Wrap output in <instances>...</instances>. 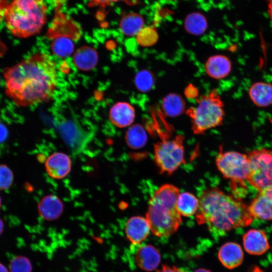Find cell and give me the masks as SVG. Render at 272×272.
Instances as JSON below:
<instances>
[{"label": "cell", "mask_w": 272, "mask_h": 272, "mask_svg": "<svg viewBox=\"0 0 272 272\" xmlns=\"http://www.w3.org/2000/svg\"><path fill=\"white\" fill-rule=\"evenodd\" d=\"M6 95L19 107L48 101L57 85L56 63L49 54L37 52L3 70Z\"/></svg>", "instance_id": "6da1fadb"}, {"label": "cell", "mask_w": 272, "mask_h": 272, "mask_svg": "<svg viewBox=\"0 0 272 272\" xmlns=\"http://www.w3.org/2000/svg\"><path fill=\"white\" fill-rule=\"evenodd\" d=\"M195 215L197 224L205 225L215 238L247 227L253 219L248 205L218 188L207 189L201 193Z\"/></svg>", "instance_id": "7a4b0ae2"}, {"label": "cell", "mask_w": 272, "mask_h": 272, "mask_svg": "<svg viewBox=\"0 0 272 272\" xmlns=\"http://www.w3.org/2000/svg\"><path fill=\"white\" fill-rule=\"evenodd\" d=\"M180 190L176 186L165 184L155 190L151 197L146 218L151 231L156 236L167 237L178 230L181 216L177 209Z\"/></svg>", "instance_id": "3957f363"}, {"label": "cell", "mask_w": 272, "mask_h": 272, "mask_svg": "<svg viewBox=\"0 0 272 272\" xmlns=\"http://www.w3.org/2000/svg\"><path fill=\"white\" fill-rule=\"evenodd\" d=\"M47 10L43 0H12L4 14L7 28L19 38L37 34L46 23Z\"/></svg>", "instance_id": "277c9868"}, {"label": "cell", "mask_w": 272, "mask_h": 272, "mask_svg": "<svg viewBox=\"0 0 272 272\" xmlns=\"http://www.w3.org/2000/svg\"><path fill=\"white\" fill-rule=\"evenodd\" d=\"M196 101V105L186 111L191 119L194 134H203L207 130L222 124L225 116L224 105L216 90L200 96Z\"/></svg>", "instance_id": "5b68a950"}, {"label": "cell", "mask_w": 272, "mask_h": 272, "mask_svg": "<svg viewBox=\"0 0 272 272\" xmlns=\"http://www.w3.org/2000/svg\"><path fill=\"white\" fill-rule=\"evenodd\" d=\"M216 165L223 176L230 180L231 189L244 187L250 173L247 154L221 149L216 158Z\"/></svg>", "instance_id": "8992f818"}, {"label": "cell", "mask_w": 272, "mask_h": 272, "mask_svg": "<svg viewBox=\"0 0 272 272\" xmlns=\"http://www.w3.org/2000/svg\"><path fill=\"white\" fill-rule=\"evenodd\" d=\"M184 140V137L178 134L154 145V160L161 174L170 175L185 163Z\"/></svg>", "instance_id": "52a82bcc"}, {"label": "cell", "mask_w": 272, "mask_h": 272, "mask_svg": "<svg viewBox=\"0 0 272 272\" xmlns=\"http://www.w3.org/2000/svg\"><path fill=\"white\" fill-rule=\"evenodd\" d=\"M247 155L250 165L247 181L259 191L272 187V150L255 149Z\"/></svg>", "instance_id": "ba28073f"}, {"label": "cell", "mask_w": 272, "mask_h": 272, "mask_svg": "<svg viewBox=\"0 0 272 272\" xmlns=\"http://www.w3.org/2000/svg\"><path fill=\"white\" fill-rule=\"evenodd\" d=\"M81 34V27L76 22L57 11L55 12L46 36L52 40L58 37H67L73 40H77Z\"/></svg>", "instance_id": "9c48e42d"}, {"label": "cell", "mask_w": 272, "mask_h": 272, "mask_svg": "<svg viewBox=\"0 0 272 272\" xmlns=\"http://www.w3.org/2000/svg\"><path fill=\"white\" fill-rule=\"evenodd\" d=\"M72 165L69 156L61 152L52 153L46 158L44 163L47 175L56 180L66 177L71 171Z\"/></svg>", "instance_id": "30bf717a"}, {"label": "cell", "mask_w": 272, "mask_h": 272, "mask_svg": "<svg viewBox=\"0 0 272 272\" xmlns=\"http://www.w3.org/2000/svg\"><path fill=\"white\" fill-rule=\"evenodd\" d=\"M244 250L249 254L260 255L269 249L270 245L265 232L260 229H250L243 236Z\"/></svg>", "instance_id": "8fae6325"}, {"label": "cell", "mask_w": 272, "mask_h": 272, "mask_svg": "<svg viewBox=\"0 0 272 272\" xmlns=\"http://www.w3.org/2000/svg\"><path fill=\"white\" fill-rule=\"evenodd\" d=\"M248 207L253 218L272 221V187L260 191Z\"/></svg>", "instance_id": "7c38bea8"}, {"label": "cell", "mask_w": 272, "mask_h": 272, "mask_svg": "<svg viewBox=\"0 0 272 272\" xmlns=\"http://www.w3.org/2000/svg\"><path fill=\"white\" fill-rule=\"evenodd\" d=\"M135 109L126 102H118L114 104L109 112V119L111 123L118 128L130 126L134 120Z\"/></svg>", "instance_id": "4fadbf2b"}, {"label": "cell", "mask_w": 272, "mask_h": 272, "mask_svg": "<svg viewBox=\"0 0 272 272\" xmlns=\"http://www.w3.org/2000/svg\"><path fill=\"white\" fill-rule=\"evenodd\" d=\"M150 231V225L147 218L140 216L130 217L125 226L126 237L133 244H139L144 241Z\"/></svg>", "instance_id": "5bb4252c"}, {"label": "cell", "mask_w": 272, "mask_h": 272, "mask_svg": "<svg viewBox=\"0 0 272 272\" xmlns=\"http://www.w3.org/2000/svg\"><path fill=\"white\" fill-rule=\"evenodd\" d=\"M218 257L225 267L232 269L242 264L244 254L239 244L234 242H228L221 246L218 251Z\"/></svg>", "instance_id": "9a60e30c"}, {"label": "cell", "mask_w": 272, "mask_h": 272, "mask_svg": "<svg viewBox=\"0 0 272 272\" xmlns=\"http://www.w3.org/2000/svg\"><path fill=\"white\" fill-rule=\"evenodd\" d=\"M64 206L62 200L56 195L49 194L43 196L37 205L40 216L45 220L57 219L62 214Z\"/></svg>", "instance_id": "2e32d148"}, {"label": "cell", "mask_w": 272, "mask_h": 272, "mask_svg": "<svg viewBox=\"0 0 272 272\" xmlns=\"http://www.w3.org/2000/svg\"><path fill=\"white\" fill-rule=\"evenodd\" d=\"M135 259L139 268L146 271H151L160 264L161 255L154 246L150 244L144 245L138 249Z\"/></svg>", "instance_id": "e0dca14e"}, {"label": "cell", "mask_w": 272, "mask_h": 272, "mask_svg": "<svg viewBox=\"0 0 272 272\" xmlns=\"http://www.w3.org/2000/svg\"><path fill=\"white\" fill-rule=\"evenodd\" d=\"M99 55L97 50L90 46H82L75 51L73 56V62L79 70L88 72L97 65Z\"/></svg>", "instance_id": "ac0fdd59"}, {"label": "cell", "mask_w": 272, "mask_h": 272, "mask_svg": "<svg viewBox=\"0 0 272 272\" xmlns=\"http://www.w3.org/2000/svg\"><path fill=\"white\" fill-rule=\"evenodd\" d=\"M231 62L227 56L214 55L208 58L205 70L207 74L215 79H221L227 76L231 71Z\"/></svg>", "instance_id": "d6986e66"}, {"label": "cell", "mask_w": 272, "mask_h": 272, "mask_svg": "<svg viewBox=\"0 0 272 272\" xmlns=\"http://www.w3.org/2000/svg\"><path fill=\"white\" fill-rule=\"evenodd\" d=\"M252 102L258 107H266L272 104V85L264 82H257L249 90Z\"/></svg>", "instance_id": "ffe728a7"}, {"label": "cell", "mask_w": 272, "mask_h": 272, "mask_svg": "<svg viewBox=\"0 0 272 272\" xmlns=\"http://www.w3.org/2000/svg\"><path fill=\"white\" fill-rule=\"evenodd\" d=\"M145 21L142 16L135 13L123 14L119 22L121 33L126 36H136L145 27Z\"/></svg>", "instance_id": "44dd1931"}, {"label": "cell", "mask_w": 272, "mask_h": 272, "mask_svg": "<svg viewBox=\"0 0 272 272\" xmlns=\"http://www.w3.org/2000/svg\"><path fill=\"white\" fill-rule=\"evenodd\" d=\"M199 207V199L193 194L185 191L180 193L177 200V209L182 216L190 217L195 214Z\"/></svg>", "instance_id": "7402d4cb"}, {"label": "cell", "mask_w": 272, "mask_h": 272, "mask_svg": "<svg viewBox=\"0 0 272 272\" xmlns=\"http://www.w3.org/2000/svg\"><path fill=\"white\" fill-rule=\"evenodd\" d=\"M162 108L166 115L169 117H176L183 113L185 104L183 98L176 93L167 95L162 101Z\"/></svg>", "instance_id": "603a6c76"}, {"label": "cell", "mask_w": 272, "mask_h": 272, "mask_svg": "<svg viewBox=\"0 0 272 272\" xmlns=\"http://www.w3.org/2000/svg\"><path fill=\"white\" fill-rule=\"evenodd\" d=\"M185 30L190 34L198 36L203 34L207 29L206 17L201 13L193 12L188 15L184 22Z\"/></svg>", "instance_id": "cb8c5ba5"}, {"label": "cell", "mask_w": 272, "mask_h": 272, "mask_svg": "<svg viewBox=\"0 0 272 272\" xmlns=\"http://www.w3.org/2000/svg\"><path fill=\"white\" fill-rule=\"evenodd\" d=\"M125 141L131 149H138L143 147L147 141V134L144 127L135 124L130 126L125 132Z\"/></svg>", "instance_id": "d4e9b609"}, {"label": "cell", "mask_w": 272, "mask_h": 272, "mask_svg": "<svg viewBox=\"0 0 272 272\" xmlns=\"http://www.w3.org/2000/svg\"><path fill=\"white\" fill-rule=\"evenodd\" d=\"M75 44L73 40L67 37H58L52 39L50 48L53 54L60 58L71 55L74 51Z\"/></svg>", "instance_id": "484cf974"}, {"label": "cell", "mask_w": 272, "mask_h": 272, "mask_svg": "<svg viewBox=\"0 0 272 272\" xmlns=\"http://www.w3.org/2000/svg\"><path fill=\"white\" fill-rule=\"evenodd\" d=\"M155 79L153 74L147 70L139 71L134 77V84L137 89L142 92H148L154 87Z\"/></svg>", "instance_id": "4316f807"}, {"label": "cell", "mask_w": 272, "mask_h": 272, "mask_svg": "<svg viewBox=\"0 0 272 272\" xmlns=\"http://www.w3.org/2000/svg\"><path fill=\"white\" fill-rule=\"evenodd\" d=\"M135 36L137 43L143 47L154 45L159 38L157 31L151 26L144 27Z\"/></svg>", "instance_id": "83f0119b"}, {"label": "cell", "mask_w": 272, "mask_h": 272, "mask_svg": "<svg viewBox=\"0 0 272 272\" xmlns=\"http://www.w3.org/2000/svg\"><path fill=\"white\" fill-rule=\"evenodd\" d=\"M10 272H31L32 265L28 258L24 256H17L10 262Z\"/></svg>", "instance_id": "f1b7e54d"}, {"label": "cell", "mask_w": 272, "mask_h": 272, "mask_svg": "<svg viewBox=\"0 0 272 272\" xmlns=\"http://www.w3.org/2000/svg\"><path fill=\"white\" fill-rule=\"evenodd\" d=\"M14 180L12 170L5 164H0V190H6L11 187Z\"/></svg>", "instance_id": "f546056e"}, {"label": "cell", "mask_w": 272, "mask_h": 272, "mask_svg": "<svg viewBox=\"0 0 272 272\" xmlns=\"http://www.w3.org/2000/svg\"><path fill=\"white\" fill-rule=\"evenodd\" d=\"M118 2H123L129 5H134L138 2V0H90L89 5L91 7L99 6L105 8Z\"/></svg>", "instance_id": "4dcf8cb0"}, {"label": "cell", "mask_w": 272, "mask_h": 272, "mask_svg": "<svg viewBox=\"0 0 272 272\" xmlns=\"http://www.w3.org/2000/svg\"><path fill=\"white\" fill-rule=\"evenodd\" d=\"M7 0H0V19L2 17H4V14L5 12V10L7 5ZM5 47L3 45V43L0 40V54H3V52L5 51Z\"/></svg>", "instance_id": "1f68e13d"}, {"label": "cell", "mask_w": 272, "mask_h": 272, "mask_svg": "<svg viewBox=\"0 0 272 272\" xmlns=\"http://www.w3.org/2000/svg\"><path fill=\"white\" fill-rule=\"evenodd\" d=\"M157 272H184L182 269L175 266H169L168 265H163L161 269Z\"/></svg>", "instance_id": "d6a6232c"}, {"label": "cell", "mask_w": 272, "mask_h": 272, "mask_svg": "<svg viewBox=\"0 0 272 272\" xmlns=\"http://www.w3.org/2000/svg\"><path fill=\"white\" fill-rule=\"evenodd\" d=\"M185 94L187 97L193 98L196 97L197 94V90L192 85L188 86L185 91Z\"/></svg>", "instance_id": "836d02e7"}, {"label": "cell", "mask_w": 272, "mask_h": 272, "mask_svg": "<svg viewBox=\"0 0 272 272\" xmlns=\"http://www.w3.org/2000/svg\"><path fill=\"white\" fill-rule=\"evenodd\" d=\"M267 14L272 21V0L267 1Z\"/></svg>", "instance_id": "e575fe53"}, {"label": "cell", "mask_w": 272, "mask_h": 272, "mask_svg": "<svg viewBox=\"0 0 272 272\" xmlns=\"http://www.w3.org/2000/svg\"><path fill=\"white\" fill-rule=\"evenodd\" d=\"M0 272H9L7 267L0 262Z\"/></svg>", "instance_id": "d590c367"}, {"label": "cell", "mask_w": 272, "mask_h": 272, "mask_svg": "<svg viewBox=\"0 0 272 272\" xmlns=\"http://www.w3.org/2000/svg\"><path fill=\"white\" fill-rule=\"evenodd\" d=\"M4 228V223L3 221L2 220V219L0 218V235L2 234V233L3 232Z\"/></svg>", "instance_id": "8d00e7d4"}, {"label": "cell", "mask_w": 272, "mask_h": 272, "mask_svg": "<svg viewBox=\"0 0 272 272\" xmlns=\"http://www.w3.org/2000/svg\"><path fill=\"white\" fill-rule=\"evenodd\" d=\"M194 272H211V271L206 268H200L197 269Z\"/></svg>", "instance_id": "74e56055"}, {"label": "cell", "mask_w": 272, "mask_h": 272, "mask_svg": "<svg viewBox=\"0 0 272 272\" xmlns=\"http://www.w3.org/2000/svg\"><path fill=\"white\" fill-rule=\"evenodd\" d=\"M1 206H2V199H1V197L0 196V209H1Z\"/></svg>", "instance_id": "f35d334b"}]
</instances>
